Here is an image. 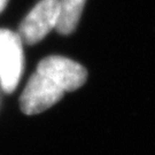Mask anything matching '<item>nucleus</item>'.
<instances>
[{"label": "nucleus", "instance_id": "2", "mask_svg": "<svg viewBox=\"0 0 155 155\" xmlns=\"http://www.w3.org/2000/svg\"><path fill=\"white\" fill-rule=\"evenodd\" d=\"M64 91L50 78L36 71L30 77L20 98L21 110L27 115H35L48 109L62 99Z\"/></svg>", "mask_w": 155, "mask_h": 155}, {"label": "nucleus", "instance_id": "6", "mask_svg": "<svg viewBox=\"0 0 155 155\" xmlns=\"http://www.w3.org/2000/svg\"><path fill=\"white\" fill-rule=\"evenodd\" d=\"M7 1H8V0H0V13L4 11V8H5L6 5H7Z\"/></svg>", "mask_w": 155, "mask_h": 155}, {"label": "nucleus", "instance_id": "5", "mask_svg": "<svg viewBox=\"0 0 155 155\" xmlns=\"http://www.w3.org/2000/svg\"><path fill=\"white\" fill-rule=\"evenodd\" d=\"M86 0H59V17L55 29L61 35L74 32Z\"/></svg>", "mask_w": 155, "mask_h": 155}, {"label": "nucleus", "instance_id": "4", "mask_svg": "<svg viewBox=\"0 0 155 155\" xmlns=\"http://www.w3.org/2000/svg\"><path fill=\"white\" fill-rule=\"evenodd\" d=\"M37 71L50 78L52 82L66 91L81 87L87 77V71L77 62L63 56L52 55L39 62Z\"/></svg>", "mask_w": 155, "mask_h": 155}, {"label": "nucleus", "instance_id": "1", "mask_svg": "<svg viewBox=\"0 0 155 155\" xmlns=\"http://www.w3.org/2000/svg\"><path fill=\"white\" fill-rule=\"evenodd\" d=\"M22 70L23 48L18 33L0 29V83L7 93L16 89Z\"/></svg>", "mask_w": 155, "mask_h": 155}, {"label": "nucleus", "instance_id": "3", "mask_svg": "<svg viewBox=\"0 0 155 155\" xmlns=\"http://www.w3.org/2000/svg\"><path fill=\"white\" fill-rule=\"evenodd\" d=\"M59 17V0H40L23 20L18 36L27 45L37 44L52 29Z\"/></svg>", "mask_w": 155, "mask_h": 155}]
</instances>
